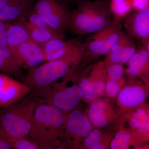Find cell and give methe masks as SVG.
Returning <instances> with one entry per match:
<instances>
[{
    "instance_id": "obj_16",
    "label": "cell",
    "mask_w": 149,
    "mask_h": 149,
    "mask_svg": "<svg viewBox=\"0 0 149 149\" xmlns=\"http://www.w3.org/2000/svg\"><path fill=\"white\" fill-rule=\"evenodd\" d=\"M113 22L107 27L91 34L85 42L84 58L86 56L92 58L100 56L101 55L108 35L112 29Z\"/></svg>"
},
{
    "instance_id": "obj_27",
    "label": "cell",
    "mask_w": 149,
    "mask_h": 149,
    "mask_svg": "<svg viewBox=\"0 0 149 149\" xmlns=\"http://www.w3.org/2000/svg\"><path fill=\"white\" fill-rule=\"evenodd\" d=\"M20 19H23L33 26L50 28L33 7Z\"/></svg>"
},
{
    "instance_id": "obj_19",
    "label": "cell",
    "mask_w": 149,
    "mask_h": 149,
    "mask_svg": "<svg viewBox=\"0 0 149 149\" xmlns=\"http://www.w3.org/2000/svg\"><path fill=\"white\" fill-rule=\"evenodd\" d=\"M7 23L8 47L14 49L22 44L31 40L25 27L18 21Z\"/></svg>"
},
{
    "instance_id": "obj_20",
    "label": "cell",
    "mask_w": 149,
    "mask_h": 149,
    "mask_svg": "<svg viewBox=\"0 0 149 149\" xmlns=\"http://www.w3.org/2000/svg\"><path fill=\"white\" fill-rule=\"evenodd\" d=\"M106 108V102L101 99L92 103L87 114L92 125L100 128H104L107 125L108 119L105 113Z\"/></svg>"
},
{
    "instance_id": "obj_34",
    "label": "cell",
    "mask_w": 149,
    "mask_h": 149,
    "mask_svg": "<svg viewBox=\"0 0 149 149\" xmlns=\"http://www.w3.org/2000/svg\"><path fill=\"white\" fill-rule=\"evenodd\" d=\"M8 136L0 127V149H10V145L8 142Z\"/></svg>"
},
{
    "instance_id": "obj_17",
    "label": "cell",
    "mask_w": 149,
    "mask_h": 149,
    "mask_svg": "<svg viewBox=\"0 0 149 149\" xmlns=\"http://www.w3.org/2000/svg\"><path fill=\"white\" fill-rule=\"evenodd\" d=\"M24 69L9 48H0V71L20 81Z\"/></svg>"
},
{
    "instance_id": "obj_1",
    "label": "cell",
    "mask_w": 149,
    "mask_h": 149,
    "mask_svg": "<svg viewBox=\"0 0 149 149\" xmlns=\"http://www.w3.org/2000/svg\"><path fill=\"white\" fill-rule=\"evenodd\" d=\"M66 112L47 103L38 105L29 139L37 143L40 149H63L60 139L64 135Z\"/></svg>"
},
{
    "instance_id": "obj_22",
    "label": "cell",
    "mask_w": 149,
    "mask_h": 149,
    "mask_svg": "<svg viewBox=\"0 0 149 149\" xmlns=\"http://www.w3.org/2000/svg\"><path fill=\"white\" fill-rule=\"evenodd\" d=\"M133 39L128 34L123 32L117 43L106 55V59L104 63L107 67L110 65L120 63V54L123 49L128 43L133 40Z\"/></svg>"
},
{
    "instance_id": "obj_24",
    "label": "cell",
    "mask_w": 149,
    "mask_h": 149,
    "mask_svg": "<svg viewBox=\"0 0 149 149\" xmlns=\"http://www.w3.org/2000/svg\"><path fill=\"white\" fill-rule=\"evenodd\" d=\"M102 134L98 129L91 130L84 140V145L89 149H104L105 146L100 142Z\"/></svg>"
},
{
    "instance_id": "obj_15",
    "label": "cell",
    "mask_w": 149,
    "mask_h": 149,
    "mask_svg": "<svg viewBox=\"0 0 149 149\" xmlns=\"http://www.w3.org/2000/svg\"><path fill=\"white\" fill-rule=\"evenodd\" d=\"M79 42V40H65L64 38H56L41 46L45 61L60 58L66 54Z\"/></svg>"
},
{
    "instance_id": "obj_21",
    "label": "cell",
    "mask_w": 149,
    "mask_h": 149,
    "mask_svg": "<svg viewBox=\"0 0 149 149\" xmlns=\"http://www.w3.org/2000/svg\"><path fill=\"white\" fill-rule=\"evenodd\" d=\"M108 7L114 23L122 22L133 11L130 0H109Z\"/></svg>"
},
{
    "instance_id": "obj_8",
    "label": "cell",
    "mask_w": 149,
    "mask_h": 149,
    "mask_svg": "<svg viewBox=\"0 0 149 149\" xmlns=\"http://www.w3.org/2000/svg\"><path fill=\"white\" fill-rule=\"evenodd\" d=\"M123 21V27L131 38L141 40L142 44L148 40L149 8L132 11Z\"/></svg>"
},
{
    "instance_id": "obj_31",
    "label": "cell",
    "mask_w": 149,
    "mask_h": 149,
    "mask_svg": "<svg viewBox=\"0 0 149 149\" xmlns=\"http://www.w3.org/2000/svg\"><path fill=\"white\" fill-rule=\"evenodd\" d=\"M8 47L7 40V23L0 20V48Z\"/></svg>"
},
{
    "instance_id": "obj_5",
    "label": "cell",
    "mask_w": 149,
    "mask_h": 149,
    "mask_svg": "<svg viewBox=\"0 0 149 149\" xmlns=\"http://www.w3.org/2000/svg\"><path fill=\"white\" fill-rule=\"evenodd\" d=\"M36 95L42 101L50 104L65 112L71 111L80 104L83 99L79 85L63 87L61 83L56 82L50 85L35 89Z\"/></svg>"
},
{
    "instance_id": "obj_7",
    "label": "cell",
    "mask_w": 149,
    "mask_h": 149,
    "mask_svg": "<svg viewBox=\"0 0 149 149\" xmlns=\"http://www.w3.org/2000/svg\"><path fill=\"white\" fill-rule=\"evenodd\" d=\"M32 88L5 73H0V108H5L24 97Z\"/></svg>"
},
{
    "instance_id": "obj_29",
    "label": "cell",
    "mask_w": 149,
    "mask_h": 149,
    "mask_svg": "<svg viewBox=\"0 0 149 149\" xmlns=\"http://www.w3.org/2000/svg\"><path fill=\"white\" fill-rule=\"evenodd\" d=\"M137 49L133 40L128 43L125 46L120 54V64L122 65L127 64L136 53Z\"/></svg>"
},
{
    "instance_id": "obj_10",
    "label": "cell",
    "mask_w": 149,
    "mask_h": 149,
    "mask_svg": "<svg viewBox=\"0 0 149 149\" xmlns=\"http://www.w3.org/2000/svg\"><path fill=\"white\" fill-rule=\"evenodd\" d=\"M92 130V124L88 117L78 110L71 111L65 122L64 131L65 136L72 138L77 142L84 139Z\"/></svg>"
},
{
    "instance_id": "obj_32",
    "label": "cell",
    "mask_w": 149,
    "mask_h": 149,
    "mask_svg": "<svg viewBox=\"0 0 149 149\" xmlns=\"http://www.w3.org/2000/svg\"><path fill=\"white\" fill-rule=\"evenodd\" d=\"M133 11L143 10L149 8V0H130Z\"/></svg>"
},
{
    "instance_id": "obj_36",
    "label": "cell",
    "mask_w": 149,
    "mask_h": 149,
    "mask_svg": "<svg viewBox=\"0 0 149 149\" xmlns=\"http://www.w3.org/2000/svg\"><path fill=\"white\" fill-rule=\"evenodd\" d=\"M62 1H64L65 3H76L77 4V3L81 0H62Z\"/></svg>"
},
{
    "instance_id": "obj_28",
    "label": "cell",
    "mask_w": 149,
    "mask_h": 149,
    "mask_svg": "<svg viewBox=\"0 0 149 149\" xmlns=\"http://www.w3.org/2000/svg\"><path fill=\"white\" fill-rule=\"evenodd\" d=\"M125 70L122 65L115 63L107 67V74L109 80L118 82L123 77Z\"/></svg>"
},
{
    "instance_id": "obj_18",
    "label": "cell",
    "mask_w": 149,
    "mask_h": 149,
    "mask_svg": "<svg viewBox=\"0 0 149 149\" xmlns=\"http://www.w3.org/2000/svg\"><path fill=\"white\" fill-rule=\"evenodd\" d=\"M17 21L27 29L31 40L40 46L43 45L54 39L65 38V35L59 34L50 28L33 26L22 19Z\"/></svg>"
},
{
    "instance_id": "obj_6",
    "label": "cell",
    "mask_w": 149,
    "mask_h": 149,
    "mask_svg": "<svg viewBox=\"0 0 149 149\" xmlns=\"http://www.w3.org/2000/svg\"><path fill=\"white\" fill-rule=\"evenodd\" d=\"M65 3L62 0H37L33 8L51 29L65 35L71 16Z\"/></svg>"
},
{
    "instance_id": "obj_25",
    "label": "cell",
    "mask_w": 149,
    "mask_h": 149,
    "mask_svg": "<svg viewBox=\"0 0 149 149\" xmlns=\"http://www.w3.org/2000/svg\"><path fill=\"white\" fill-rule=\"evenodd\" d=\"M8 142L12 149H39V145L36 142L27 138H13L8 137Z\"/></svg>"
},
{
    "instance_id": "obj_33",
    "label": "cell",
    "mask_w": 149,
    "mask_h": 149,
    "mask_svg": "<svg viewBox=\"0 0 149 149\" xmlns=\"http://www.w3.org/2000/svg\"><path fill=\"white\" fill-rule=\"evenodd\" d=\"M94 91L97 97L101 96L106 89V84L102 80H97L93 82Z\"/></svg>"
},
{
    "instance_id": "obj_12",
    "label": "cell",
    "mask_w": 149,
    "mask_h": 149,
    "mask_svg": "<svg viewBox=\"0 0 149 149\" xmlns=\"http://www.w3.org/2000/svg\"><path fill=\"white\" fill-rule=\"evenodd\" d=\"M127 64L126 72L128 76L141 78L149 88V54L143 46L137 49Z\"/></svg>"
},
{
    "instance_id": "obj_14",
    "label": "cell",
    "mask_w": 149,
    "mask_h": 149,
    "mask_svg": "<svg viewBox=\"0 0 149 149\" xmlns=\"http://www.w3.org/2000/svg\"><path fill=\"white\" fill-rule=\"evenodd\" d=\"M149 95V88L146 85H130L119 91L118 100L122 106L135 109L144 104Z\"/></svg>"
},
{
    "instance_id": "obj_9",
    "label": "cell",
    "mask_w": 149,
    "mask_h": 149,
    "mask_svg": "<svg viewBox=\"0 0 149 149\" xmlns=\"http://www.w3.org/2000/svg\"><path fill=\"white\" fill-rule=\"evenodd\" d=\"M10 50L24 69L29 70L45 61L42 47L32 40Z\"/></svg>"
},
{
    "instance_id": "obj_37",
    "label": "cell",
    "mask_w": 149,
    "mask_h": 149,
    "mask_svg": "<svg viewBox=\"0 0 149 149\" xmlns=\"http://www.w3.org/2000/svg\"><path fill=\"white\" fill-rule=\"evenodd\" d=\"M94 1H97L103 3L108 6L109 2V0H94Z\"/></svg>"
},
{
    "instance_id": "obj_23",
    "label": "cell",
    "mask_w": 149,
    "mask_h": 149,
    "mask_svg": "<svg viewBox=\"0 0 149 149\" xmlns=\"http://www.w3.org/2000/svg\"><path fill=\"white\" fill-rule=\"evenodd\" d=\"M132 140L133 136L128 131H118L111 142L110 148L112 149H128Z\"/></svg>"
},
{
    "instance_id": "obj_3",
    "label": "cell",
    "mask_w": 149,
    "mask_h": 149,
    "mask_svg": "<svg viewBox=\"0 0 149 149\" xmlns=\"http://www.w3.org/2000/svg\"><path fill=\"white\" fill-rule=\"evenodd\" d=\"M71 13L69 30L75 35L92 34L113 22L108 6L97 1L81 0Z\"/></svg>"
},
{
    "instance_id": "obj_11",
    "label": "cell",
    "mask_w": 149,
    "mask_h": 149,
    "mask_svg": "<svg viewBox=\"0 0 149 149\" xmlns=\"http://www.w3.org/2000/svg\"><path fill=\"white\" fill-rule=\"evenodd\" d=\"M33 5V0H0V20L5 23L18 21Z\"/></svg>"
},
{
    "instance_id": "obj_4",
    "label": "cell",
    "mask_w": 149,
    "mask_h": 149,
    "mask_svg": "<svg viewBox=\"0 0 149 149\" xmlns=\"http://www.w3.org/2000/svg\"><path fill=\"white\" fill-rule=\"evenodd\" d=\"M42 101L22 98L0 112V127L8 137L27 138L31 131L35 110Z\"/></svg>"
},
{
    "instance_id": "obj_13",
    "label": "cell",
    "mask_w": 149,
    "mask_h": 149,
    "mask_svg": "<svg viewBox=\"0 0 149 149\" xmlns=\"http://www.w3.org/2000/svg\"><path fill=\"white\" fill-rule=\"evenodd\" d=\"M129 125L138 143L149 140V105L135 109L130 115Z\"/></svg>"
},
{
    "instance_id": "obj_2",
    "label": "cell",
    "mask_w": 149,
    "mask_h": 149,
    "mask_svg": "<svg viewBox=\"0 0 149 149\" xmlns=\"http://www.w3.org/2000/svg\"><path fill=\"white\" fill-rule=\"evenodd\" d=\"M83 42H80L64 56L29 70L20 81L32 89L45 87L65 77L84 58Z\"/></svg>"
},
{
    "instance_id": "obj_35",
    "label": "cell",
    "mask_w": 149,
    "mask_h": 149,
    "mask_svg": "<svg viewBox=\"0 0 149 149\" xmlns=\"http://www.w3.org/2000/svg\"><path fill=\"white\" fill-rule=\"evenodd\" d=\"M143 45L145 47L149 54V39L143 43Z\"/></svg>"
},
{
    "instance_id": "obj_26",
    "label": "cell",
    "mask_w": 149,
    "mask_h": 149,
    "mask_svg": "<svg viewBox=\"0 0 149 149\" xmlns=\"http://www.w3.org/2000/svg\"><path fill=\"white\" fill-rule=\"evenodd\" d=\"M79 86L82 92L83 99L86 101H91L97 97L94 91L93 81L86 77H83Z\"/></svg>"
},
{
    "instance_id": "obj_30",
    "label": "cell",
    "mask_w": 149,
    "mask_h": 149,
    "mask_svg": "<svg viewBox=\"0 0 149 149\" xmlns=\"http://www.w3.org/2000/svg\"><path fill=\"white\" fill-rule=\"evenodd\" d=\"M106 91L108 95L110 97H115L120 91V86L118 82L109 80L106 85Z\"/></svg>"
}]
</instances>
